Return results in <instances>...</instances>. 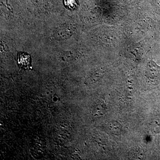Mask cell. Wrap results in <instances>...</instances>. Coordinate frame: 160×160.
Instances as JSON below:
<instances>
[{"label":"cell","mask_w":160,"mask_h":160,"mask_svg":"<svg viewBox=\"0 0 160 160\" xmlns=\"http://www.w3.org/2000/svg\"><path fill=\"white\" fill-rule=\"evenodd\" d=\"M64 4L69 10H74L79 5L78 0H64Z\"/></svg>","instance_id":"cell-3"},{"label":"cell","mask_w":160,"mask_h":160,"mask_svg":"<svg viewBox=\"0 0 160 160\" xmlns=\"http://www.w3.org/2000/svg\"><path fill=\"white\" fill-rule=\"evenodd\" d=\"M121 128V125L118 122H112L109 125V129L112 133L120 132Z\"/></svg>","instance_id":"cell-4"},{"label":"cell","mask_w":160,"mask_h":160,"mask_svg":"<svg viewBox=\"0 0 160 160\" xmlns=\"http://www.w3.org/2000/svg\"><path fill=\"white\" fill-rule=\"evenodd\" d=\"M159 71V67L153 62H149L146 67V73L149 77L152 78L157 76Z\"/></svg>","instance_id":"cell-2"},{"label":"cell","mask_w":160,"mask_h":160,"mask_svg":"<svg viewBox=\"0 0 160 160\" xmlns=\"http://www.w3.org/2000/svg\"><path fill=\"white\" fill-rule=\"evenodd\" d=\"M18 64L21 68L25 69H30L32 68L31 57L28 53L20 52L17 57Z\"/></svg>","instance_id":"cell-1"}]
</instances>
